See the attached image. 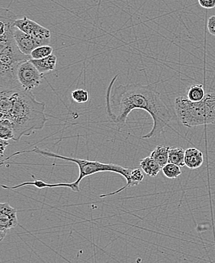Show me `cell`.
<instances>
[{
    "instance_id": "cell-20",
    "label": "cell",
    "mask_w": 215,
    "mask_h": 263,
    "mask_svg": "<svg viewBox=\"0 0 215 263\" xmlns=\"http://www.w3.org/2000/svg\"><path fill=\"white\" fill-rule=\"evenodd\" d=\"M143 171L140 168H135L132 169L131 171V186H137L139 183H142L144 178V175H143Z\"/></svg>"
},
{
    "instance_id": "cell-21",
    "label": "cell",
    "mask_w": 215,
    "mask_h": 263,
    "mask_svg": "<svg viewBox=\"0 0 215 263\" xmlns=\"http://www.w3.org/2000/svg\"><path fill=\"white\" fill-rule=\"evenodd\" d=\"M198 3L204 9H212L215 7V0H198Z\"/></svg>"
},
{
    "instance_id": "cell-7",
    "label": "cell",
    "mask_w": 215,
    "mask_h": 263,
    "mask_svg": "<svg viewBox=\"0 0 215 263\" xmlns=\"http://www.w3.org/2000/svg\"><path fill=\"white\" fill-rule=\"evenodd\" d=\"M17 210L8 203H0V240L2 241L9 230L19 224Z\"/></svg>"
},
{
    "instance_id": "cell-2",
    "label": "cell",
    "mask_w": 215,
    "mask_h": 263,
    "mask_svg": "<svg viewBox=\"0 0 215 263\" xmlns=\"http://www.w3.org/2000/svg\"><path fill=\"white\" fill-rule=\"evenodd\" d=\"M45 109V103L37 101L32 91L19 88L0 93V119L12 122L14 141L44 127L47 121Z\"/></svg>"
},
{
    "instance_id": "cell-19",
    "label": "cell",
    "mask_w": 215,
    "mask_h": 263,
    "mask_svg": "<svg viewBox=\"0 0 215 263\" xmlns=\"http://www.w3.org/2000/svg\"><path fill=\"white\" fill-rule=\"evenodd\" d=\"M71 97L74 101L79 104H85L89 100V94L85 89L78 88L71 93Z\"/></svg>"
},
{
    "instance_id": "cell-18",
    "label": "cell",
    "mask_w": 215,
    "mask_h": 263,
    "mask_svg": "<svg viewBox=\"0 0 215 263\" xmlns=\"http://www.w3.org/2000/svg\"><path fill=\"white\" fill-rule=\"evenodd\" d=\"M162 171H163V175H165V176H167L169 179H176V178L181 176V175L180 167L178 166V165H176V164H172V163H168V164H166L162 168Z\"/></svg>"
},
{
    "instance_id": "cell-17",
    "label": "cell",
    "mask_w": 215,
    "mask_h": 263,
    "mask_svg": "<svg viewBox=\"0 0 215 263\" xmlns=\"http://www.w3.org/2000/svg\"><path fill=\"white\" fill-rule=\"evenodd\" d=\"M53 51H54V50L50 45L40 46V47H37V48L35 49L34 51H32L30 55L31 59H44L45 57L52 55Z\"/></svg>"
},
{
    "instance_id": "cell-23",
    "label": "cell",
    "mask_w": 215,
    "mask_h": 263,
    "mask_svg": "<svg viewBox=\"0 0 215 263\" xmlns=\"http://www.w3.org/2000/svg\"><path fill=\"white\" fill-rule=\"evenodd\" d=\"M208 30L212 36H215V15H212L208 21Z\"/></svg>"
},
{
    "instance_id": "cell-8",
    "label": "cell",
    "mask_w": 215,
    "mask_h": 263,
    "mask_svg": "<svg viewBox=\"0 0 215 263\" xmlns=\"http://www.w3.org/2000/svg\"><path fill=\"white\" fill-rule=\"evenodd\" d=\"M14 26L26 34L41 40H51V31L46 28L40 26L37 22L31 20L29 18L18 19L14 23Z\"/></svg>"
},
{
    "instance_id": "cell-22",
    "label": "cell",
    "mask_w": 215,
    "mask_h": 263,
    "mask_svg": "<svg viewBox=\"0 0 215 263\" xmlns=\"http://www.w3.org/2000/svg\"><path fill=\"white\" fill-rule=\"evenodd\" d=\"M9 141L0 139V157H1V165L4 163L3 157L7 146H9Z\"/></svg>"
},
{
    "instance_id": "cell-11",
    "label": "cell",
    "mask_w": 215,
    "mask_h": 263,
    "mask_svg": "<svg viewBox=\"0 0 215 263\" xmlns=\"http://www.w3.org/2000/svg\"><path fill=\"white\" fill-rule=\"evenodd\" d=\"M31 61H32V63L34 64L35 66L37 68L40 73L44 75V74L52 72L55 69L57 58L55 55L52 54V55L45 57L44 59H31Z\"/></svg>"
},
{
    "instance_id": "cell-15",
    "label": "cell",
    "mask_w": 215,
    "mask_h": 263,
    "mask_svg": "<svg viewBox=\"0 0 215 263\" xmlns=\"http://www.w3.org/2000/svg\"><path fill=\"white\" fill-rule=\"evenodd\" d=\"M206 93L203 85H194L188 88L187 91V97L192 102H198L205 98Z\"/></svg>"
},
{
    "instance_id": "cell-16",
    "label": "cell",
    "mask_w": 215,
    "mask_h": 263,
    "mask_svg": "<svg viewBox=\"0 0 215 263\" xmlns=\"http://www.w3.org/2000/svg\"><path fill=\"white\" fill-rule=\"evenodd\" d=\"M0 139L6 141L14 140L13 127L9 119H0Z\"/></svg>"
},
{
    "instance_id": "cell-6",
    "label": "cell",
    "mask_w": 215,
    "mask_h": 263,
    "mask_svg": "<svg viewBox=\"0 0 215 263\" xmlns=\"http://www.w3.org/2000/svg\"><path fill=\"white\" fill-rule=\"evenodd\" d=\"M43 76L44 75L40 73L31 59L21 62L18 69V81L25 91H32L38 87L41 83Z\"/></svg>"
},
{
    "instance_id": "cell-9",
    "label": "cell",
    "mask_w": 215,
    "mask_h": 263,
    "mask_svg": "<svg viewBox=\"0 0 215 263\" xmlns=\"http://www.w3.org/2000/svg\"><path fill=\"white\" fill-rule=\"evenodd\" d=\"M15 42L21 52L25 55L30 56L35 49L40 46L49 45L51 40H41L26 34L16 28L14 33Z\"/></svg>"
},
{
    "instance_id": "cell-13",
    "label": "cell",
    "mask_w": 215,
    "mask_h": 263,
    "mask_svg": "<svg viewBox=\"0 0 215 263\" xmlns=\"http://www.w3.org/2000/svg\"><path fill=\"white\" fill-rule=\"evenodd\" d=\"M170 147L167 146H156V148L153 150L150 157L153 158L156 162L160 164L161 168L169 163V151Z\"/></svg>"
},
{
    "instance_id": "cell-12",
    "label": "cell",
    "mask_w": 215,
    "mask_h": 263,
    "mask_svg": "<svg viewBox=\"0 0 215 263\" xmlns=\"http://www.w3.org/2000/svg\"><path fill=\"white\" fill-rule=\"evenodd\" d=\"M140 166L147 176H151V177L157 176L162 170L160 164L150 156L142 159L140 162Z\"/></svg>"
},
{
    "instance_id": "cell-10",
    "label": "cell",
    "mask_w": 215,
    "mask_h": 263,
    "mask_svg": "<svg viewBox=\"0 0 215 263\" xmlns=\"http://www.w3.org/2000/svg\"><path fill=\"white\" fill-rule=\"evenodd\" d=\"M205 158L200 150L195 147H189L185 150V164L189 169L195 170L202 167L204 164Z\"/></svg>"
},
{
    "instance_id": "cell-3",
    "label": "cell",
    "mask_w": 215,
    "mask_h": 263,
    "mask_svg": "<svg viewBox=\"0 0 215 263\" xmlns=\"http://www.w3.org/2000/svg\"><path fill=\"white\" fill-rule=\"evenodd\" d=\"M24 152H34L40 155L47 157V158H56V159L64 160V161H71L77 164L79 169V177L76 181L73 183H47L42 179H36L34 181V186L38 189H44V188H56V187H67L70 188L72 192H79V184L82 179L91 175H96L98 173L102 172H112L116 173L118 175L124 176L126 179L127 183L125 186L120 188L119 190L113 192L111 193H106L101 195L100 198H105L107 196H114L121 193L123 190H126L128 188L131 187V171L132 169L124 168L120 166L118 164H106V163L100 162V161H89L86 159H80V158H69L67 156L61 155V154H56L53 151H49L47 149H40L39 147H36L34 149L30 151H22L19 152L15 153L9 157L10 158L15 154H20ZM8 158V159H9Z\"/></svg>"
},
{
    "instance_id": "cell-1",
    "label": "cell",
    "mask_w": 215,
    "mask_h": 263,
    "mask_svg": "<svg viewBox=\"0 0 215 263\" xmlns=\"http://www.w3.org/2000/svg\"><path fill=\"white\" fill-rule=\"evenodd\" d=\"M118 76H114L106 90V112L118 131L125 127L128 115L133 110L147 112L153 119V128L142 139L156 137L170 125L173 114L162 99L157 84L121 85L112 90Z\"/></svg>"
},
{
    "instance_id": "cell-14",
    "label": "cell",
    "mask_w": 215,
    "mask_h": 263,
    "mask_svg": "<svg viewBox=\"0 0 215 263\" xmlns=\"http://www.w3.org/2000/svg\"><path fill=\"white\" fill-rule=\"evenodd\" d=\"M185 150L181 147H170L169 151V163L178 165L180 168L185 166Z\"/></svg>"
},
{
    "instance_id": "cell-5",
    "label": "cell",
    "mask_w": 215,
    "mask_h": 263,
    "mask_svg": "<svg viewBox=\"0 0 215 263\" xmlns=\"http://www.w3.org/2000/svg\"><path fill=\"white\" fill-rule=\"evenodd\" d=\"M31 59L30 56L21 52L16 42L0 44V89L1 91L22 88L18 81L17 72L23 61Z\"/></svg>"
},
{
    "instance_id": "cell-4",
    "label": "cell",
    "mask_w": 215,
    "mask_h": 263,
    "mask_svg": "<svg viewBox=\"0 0 215 263\" xmlns=\"http://www.w3.org/2000/svg\"><path fill=\"white\" fill-rule=\"evenodd\" d=\"M174 107L177 117L186 127L215 124V92L207 93L198 102L180 96L176 98Z\"/></svg>"
}]
</instances>
